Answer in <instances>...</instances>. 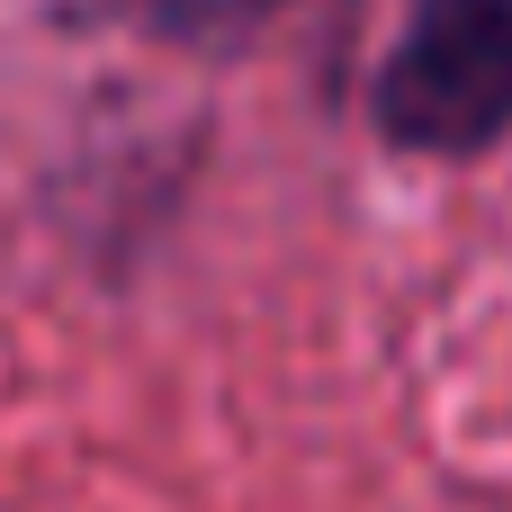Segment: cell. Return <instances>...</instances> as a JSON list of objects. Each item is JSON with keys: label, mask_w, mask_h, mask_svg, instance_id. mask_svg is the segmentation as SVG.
I'll list each match as a JSON object with an SVG mask.
<instances>
[{"label": "cell", "mask_w": 512, "mask_h": 512, "mask_svg": "<svg viewBox=\"0 0 512 512\" xmlns=\"http://www.w3.org/2000/svg\"><path fill=\"white\" fill-rule=\"evenodd\" d=\"M369 117L396 153L468 162L512 135V0H414L378 54Z\"/></svg>", "instance_id": "6da1fadb"}, {"label": "cell", "mask_w": 512, "mask_h": 512, "mask_svg": "<svg viewBox=\"0 0 512 512\" xmlns=\"http://www.w3.org/2000/svg\"><path fill=\"white\" fill-rule=\"evenodd\" d=\"M63 27H126L153 45H243L252 27H270L288 0H45Z\"/></svg>", "instance_id": "7a4b0ae2"}]
</instances>
